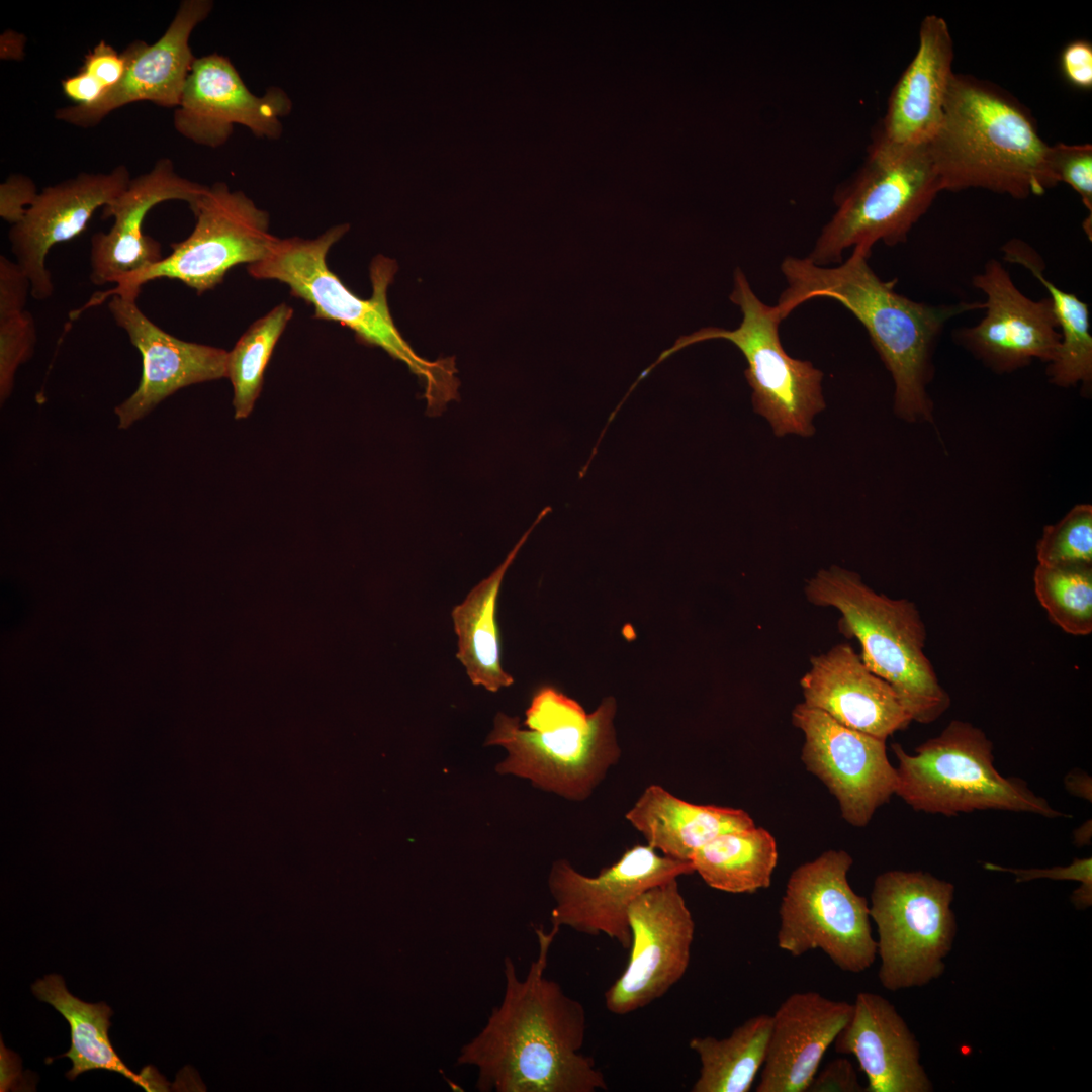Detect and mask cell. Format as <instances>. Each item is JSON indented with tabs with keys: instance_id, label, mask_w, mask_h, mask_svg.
Wrapping results in <instances>:
<instances>
[{
	"instance_id": "6da1fadb",
	"label": "cell",
	"mask_w": 1092,
	"mask_h": 1092,
	"mask_svg": "<svg viewBox=\"0 0 1092 1092\" xmlns=\"http://www.w3.org/2000/svg\"><path fill=\"white\" fill-rule=\"evenodd\" d=\"M538 954L526 977L504 959L505 988L480 1031L464 1043L457 1064L476 1069L480 1092H596L608 1090L592 1056L581 1053L584 1006L545 976L559 929L536 928Z\"/></svg>"
},
{
	"instance_id": "7a4b0ae2",
	"label": "cell",
	"mask_w": 1092,
	"mask_h": 1092,
	"mask_svg": "<svg viewBox=\"0 0 1092 1092\" xmlns=\"http://www.w3.org/2000/svg\"><path fill=\"white\" fill-rule=\"evenodd\" d=\"M871 250L855 247L834 266H819L807 257L786 256L781 272L786 287L775 305L784 321L816 298L839 302L863 326L894 381V411L904 420L931 421L933 404L927 385L932 356L946 324L959 314L983 309V302L929 304L895 290L896 280L881 279L869 264Z\"/></svg>"
},
{
	"instance_id": "3957f363",
	"label": "cell",
	"mask_w": 1092,
	"mask_h": 1092,
	"mask_svg": "<svg viewBox=\"0 0 1092 1092\" xmlns=\"http://www.w3.org/2000/svg\"><path fill=\"white\" fill-rule=\"evenodd\" d=\"M927 148L942 191L982 188L1024 199L1056 185L1049 145L1029 112L973 77L952 75L940 126Z\"/></svg>"
},
{
	"instance_id": "277c9868",
	"label": "cell",
	"mask_w": 1092,
	"mask_h": 1092,
	"mask_svg": "<svg viewBox=\"0 0 1092 1092\" xmlns=\"http://www.w3.org/2000/svg\"><path fill=\"white\" fill-rule=\"evenodd\" d=\"M349 230L334 225L314 239H277L271 253L248 265L257 279L278 280L293 296L314 307V317L334 321L352 330L363 344L376 346L403 362L424 386L430 410L440 411L458 395L459 381L451 358L436 362L420 357L399 333L390 314L387 290L397 271L395 261L379 255L370 266L372 295L363 299L354 294L332 272L326 258L330 248Z\"/></svg>"
},
{
	"instance_id": "5b68a950",
	"label": "cell",
	"mask_w": 1092,
	"mask_h": 1092,
	"mask_svg": "<svg viewBox=\"0 0 1092 1092\" xmlns=\"http://www.w3.org/2000/svg\"><path fill=\"white\" fill-rule=\"evenodd\" d=\"M617 704L606 697L592 713L552 686L532 696L523 724L495 716L485 745L504 747L496 766L503 775L528 779L536 788L572 801H584L621 756L614 718Z\"/></svg>"
},
{
	"instance_id": "8992f818",
	"label": "cell",
	"mask_w": 1092,
	"mask_h": 1092,
	"mask_svg": "<svg viewBox=\"0 0 1092 1092\" xmlns=\"http://www.w3.org/2000/svg\"><path fill=\"white\" fill-rule=\"evenodd\" d=\"M805 595L816 606L838 610L840 632L857 639L863 664L892 686L913 721L932 723L950 707L924 652L927 630L913 602L877 593L839 566L819 570Z\"/></svg>"
},
{
	"instance_id": "52a82bcc",
	"label": "cell",
	"mask_w": 1092,
	"mask_h": 1092,
	"mask_svg": "<svg viewBox=\"0 0 1092 1092\" xmlns=\"http://www.w3.org/2000/svg\"><path fill=\"white\" fill-rule=\"evenodd\" d=\"M942 191L927 145L899 146L875 140L864 163L838 190L836 210L806 257L816 265L843 261L849 248L872 251L876 243H904Z\"/></svg>"
},
{
	"instance_id": "ba28073f",
	"label": "cell",
	"mask_w": 1092,
	"mask_h": 1092,
	"mask_svg": "<svg viewBox=\"0 0 1092 1092\" xmlns=\"http://www.w3.org/2000/svg\"><path fill=\"white\" fill-rule=\"evenodd\" d=\"M898 783L895 794L913 810L954 816L981 810L1025 812L1046 818L1070 817L1054 809L1019 778L1003 777L994 766L993 743L972 723L952 720L936 737L908 754L895 743Z\"/></svg>"
},
{
	"instance_id": "9c48e42d",
	"label": "cell",
	"mask_w": 1092,
	"mask_h": 1092,
	"mask_svg": "<svg viewBox=\"0 0 1092 1092\" xmlns=\"http://www.w3.org/2000/svg\"><path fill=\"white\" fill-rule=\"evenodd\" d=\"M733 280L729 299L740 308V325L734 330L706 327L680 336L642 371L632 387L679 350L708 340H726L740 350L747 362L744 376L752 389L754 412L767 420L778 437H810L815 431L813 418L825 407L823 373L810 361L792 358L784 350L779 311L759 299L739 267Z\"/></svg>"
},
{
	"instance_id": "30bf717a",
	"label": "cell",
	"mask_w": 1092,
	"mask_h": 1092,
	"mask_svg": "<svg viewBox=\"0 0 1092 1092\" xmlns=\"http://www.w3.org/2000/svg\"><path fill=\"white\" fill-rule=\"evenodd\" d=\"M953 896L951 883L922 871L891 870L875 879L869 908L884 988L920 987L943 974L957 934Z\"/></svg>"
},
{
	"instance_id": "8fae6325",
	"label": "cell",
	"mask_w": 1092,
	"mask_h": 1092,
	"mask_svg": "<svg viewBox=\"0 0 1092 1092\" xmlns=\"http://www.w3.org/2000/svg\"><path fill=\"white\" fill-rule=\"evenodd\" d=\"M852 857L828 850L796 868L779 908V948L798 958L822 950L840 970L860 973L877 957L870 908L847 880Z\"/></svg>"
},
{
	"instance_id": "7c38bea8",
	"label": "cell",
	"mask_w": 1092,
	"mask_h": 1092,
	"mask_svg": "<svg viewBox=\"0 0 1092 1092\" xmlns=\"http://www.w3.org/2000/svg\"><path fill=\"white\" fill-rule=\"evenodd\" d=\"M191 211L196 223L185 240L171 244L168 256L111 290L141 292L145 283L169 278L202 294L221 283L234 266L265 259L278 239L269 233L268 212L224 182L208 186Z\"/></svg>"
},
{
	"instance_id": "4fadbf2b",
	"label": "cell",
	"mask_w": 1092,
	"mask_h": 1092,
	"mask_svg": "<svg viewBox=\"0 0 1092 1092\" xmlns=\"http://www.w3.org/2000/svg\"><path fill=\"white\" fill-rule=\"evenodd\" d=\"M694 873L691 861L658 854L649 845L628 848L613 864L597 876H586L566 859L553 862L548 888L555 901L552 927H569L576 932L604 934L623 948L631 946L628 911L644 891Z\"/></svg>"
},
{
	"instance_id": "5bb4252c",
	"label": "cell",
	"mask_w": 1092,
	"mask_h": 1092,
	"mask_svg": "<svg viewBox=\"0 0 1092 1092\" xmlns=\"http://www.w3.org/2000/svg\"><path fill=\"white\" fill-rule=\"evenodd\" d=\"M631 946L623 973L605 991L606 1009L626 1015L665 995L685 976L695 922L677 878L641 893L628 911Z\"/></svg>"
},
{
	"instance_id": "9a60e30c",
	"label": "cell",
	"mask_w": 1092,
	"mask_h": 1092,
	"mask_svg": "<svg viewBox=\"0 0 1092 1092\" xmlns=\"http://www.w3.org/2000/svg\"><path fill=\"white\" fill-rule=\"evenodd\" d=\"M792 722L805 737L801 759L806 768L837 799L842 818L864 827L897 788L886 740L848 728L804 703L795 706Z\"/></svg>"
},
{
	"instance_id": "2e32d148",
	"label": "cell",
	"mask_w": 1092,
	"mask_h": 1092,
	"mask_svg": "<svg viewBox=\"0 0 1092 1092\" xmlns=\"http://www.w3.org/2000/svg\"><path fill=\"white\" fill-rule=\"evenodd\" d=\"M972 282L985 295V314L975 326L954 331L959 345L997 373L1015 371L1033 360H1055L1061 336L1050 298L1024 295L995 259Z\"/></svg>"
},
{
	"instance_id": "e0dca14e",
	"label": "cell",
	"mask_w": 1092,
	"mask_h": 1092,
	"mask_svg": "<svg viewBox=\"0 0 1092 1092\" xmlns=\"http://www.w3.org/2000/svg\"><path fill=\"white\" fill-rule=\"evenodd\" d=\"M292 101L278 86L262 96L251 92L231 60L217 53L196 58L173 114L175 130L195 144L218 148L247 127L255 136L277 140Z\"/></svg>"
},
{
	"instance_id": "ac0fdd59",
	"label": "cell",
	"mask_w": 1092,
	"mask_h": 1092,
	"mask_svg": "<svg viewBox=\"0 0 1092 1092\" xmlns=\"http://www.w3.org/2000/svg\"><path fill=\"white\" fill-rule=\"evenodd\" d=\"M139 294L122 290L109 295L108 309L140 352L143 364L136 389L114 410L119 429L129 428L181 388L226 377L225 350L168 334L140 309Z\"/></svg>"
},
{
	"instance_id": "d6986e66",
	"label": "cell",
	"mask_w": 1092,
	"mask_h": 1092,
	"mask_svg": "<svg viewBox=\"0 0 1092 1092\" xmlns=\"http://www.w3.org/2000/svg\"><path fill=\"white\" fill-rule=\"evenodd\" d=\"M211 0H183L170 25L154 43L134 41L123 52L126 70L122 79L89 105L59 108L55 117L78 127L97 125L112 111L140 101L176 108L195 57L189 39L194 28L213 8Z\"/></svg>"
},
{
	"instance_id": "ffe728a7",
	"label": "cell",
	"mask_w": 1092,
	"mask_h": 1092,
	"mask_svg": "<svg viewBox=\"0 0 1092 1092\" xmlns=\"http://www.w3.org/2000/svg\"><path fill=\"white\" fill-rule=\"evenodd\" d=\"M207 188L181 177L169 158L159 159L150 171L131 179L103 207V216L114 218L110 230L91 238V282L118 285L161 261V244L143 231L148 212L169 200L185 201L192 210Z\"/></svg>"
},
{
	"instance_id": "44dd1931",
	"label": "cell",
	"mask_w": 1092,
	"mask_h": 1092,
	"mask_svg": "<svg viewBox=\"0 0 1092 1092\" xmlns=\"http://www.w3.org/2000/svg\"><path fill=\"white\" fill-rule=\"evenodd\" d=\"M130 180L125 165L108 173H80L42 189L23 219L10 228V250L31 281L33 298L44 300L54 293L46 265L51 248L80 235L94 212L121 194Z\"/></svg>"
},
{
	"instance_id": "7402d4cb",
	"label": "cell",
	"mask_w": 1092,
	"mask_h": 1092,
	"mask_svg": "<svg viewBox=\"0 0 1092 1092\" xmlns=\"http://www.w3.org/2000/svg\"><path fill=\"white\" fill-rule=\"evenodd\" d=\"M810 662L800 679L807 706L885 740L913 721L892 686L873 673L848 643L837 644Z\"/></svg>"
},
{
	"instance_id": "603a6c76",
	"label": "cell",
	"mask_w": 1092,
	"mask_h": 1092,
	"mask_svg": "<svg viewBox=\"0 0 1092 1092\" xmlns=\"http://www.w3.org/2000/svg\"><path fill=\"white\" fill-rule=\"evenodd\" d=\"M852 1009V1003L816 991L788 996L771 1014L766 1057L755 1091L806 1092Z\"/></svg>"
},
{
	"instance_id": "cb8c5ba5",
	"label": "cell",
	"mask_w": 1092,
	"mask_h": 1092,
	"mask_svg": "<svg viewBox=\"0 0 1092 1092\" xmlns=\"http://www.w3.org/2000/svg\"><path fill=\"white\" fill-rule=\"evenodd\" d=\"M852 1014L833 1041L836 1053L853 1055L868 1079L866 1092H930L920 1045L895 1006L859 992Z\"/></svg>"
},
{
	"instance_id": "d4e9b609",
	"label": "cell",
	"mask_w": 1092,
	"mask_h": 1092,
	"mask_svg": "<svg viewBox=\"0 0 1092 1092\" xmlns=\"http://www.w3.org/2000/svg\"><path fill=\"white\" fill-rule=\"evenodd\" d=\"M953 60L945 20L926 16L917 52L894 86L877 140L899 146L927 145L943 115Z\"/></svg>"
},
{
	"instance_id": "484cf974",
	"label": "cell",
	"mask_w": 1092,
	"mask_h": 1092,
	"mask_svg": "<svg viewBox=\"0 0 1092 1092\" xmlns=\"http://www.w3.org/2000/svg\"><path fill=\"white\" fill-rule=\"evenodd\" d=\"M625 817L647 845L684 861L722 833L755 826L742 809L693 804L659 785L646 787Z\"/></svg>"
},
{
	"instance_id": "4316f807",
	"label": "cell",
	"mask_w": 1092,
	"mask_h": 1092,
	"mask_svg": "<svg viewBox=\"0 0 1092 1092\" xmlns=\"http://www.w3.org/2000/svg\"><path fill=\"white\" fill-rule=\"evenodd\" d=\"M31 990L37 999L53 1006L69 1023L71 1045L67 1053L59 1056L69 1058L73 1063L66 1074L69 1080L101 1069L118 1073L148 1092L166 1090L165 1079L153 1067L136 1074L119 1058L108 1036L113 1012L106 1003H87L73 996L63 977L57 974L37 980Z\"/></svg>"
},
{
	"instance_id": "83f0119b",
	"label": "cell",
	"mask_w": 1092,
	"mask_h": 1092,
	"mask_svg": "<svg viewBox=\"0 0 1092 1092\" xmlns=\"http://www.w3.org/2000/svg\"><path fill=\"white\" fill-rule=\"evenodd\" d=\"M550 510L547 507L539 514L504 562L487 578L474 586L465 600L452 611L454 629L458 636L457 658L464 665L474 686L497 692L514 681L502 667L500 635L495 618L496 601L507 570L532 530Z\"/></svg>"
},
{
	"instance_id": "f1b7e54d",
	"label": "cell",
	"mask_w": 1092,
	"mask_h": 1092,
	"mask_svg": "<svg viewBox=\"0 0 1092 1092\" xmlns=\"http://www.w3.org/2000/svg\"><path fill=\"white\" fill-rule=\"evenodd\" d=\"M1002 251L1006 261L1025 267L1050 294L1061 336L1057 356L1048 364L1050 382L1059 387L1081 384L1088 391L1092 382V335L1088 304L1049 280L1041 258L1025 242L1010 240Z\"/></svg>"
},
{
	"instance_id": "f546056e",
	"label": "cell",
	"mask_w": 1092,
	"mask_h": 1092,
	"mask_svg": "<svg viewBox=\"0 0 1092 1092\" xmlns=\"http://www.w3.org/2000/svg\"><path fill=\"white\" fill-rule=\"evenodd\" d=\"M777 861L775 838L756 826L718 835L691 859L709 887L734 894L768 888Z\"/></svg>"
},
{
	"instance_id": "4dcf8cb0",
	"label": "cell",
	"mask_w": 1092,
	"mask_h": 1092,
	"mask_svg": "<svg viewBox=\"0 0 1092 1092\" xmlns=\"http://www.w3.org/2000/svg\"><path fill=\"white\" fill-rule=\"evenodd\" d=\"M771 1015L748 1018L724 1038L693 1037L689 1046L700 1060L692 1092H748L767 1052Z\"/></svg>"
},
{
	"instance_id": "1f68e13d",
	"label": "cell",
	"mask_w": 1092,
	"mask_h": 1092,
	"mask_svg": "<svg viewBox=\"0 0 1092 1092\" xmlns=\"http://www.w3.org/2000/svg\"><path fill=\"white\" fill-rule=\"evenodd\" d=\"M293 315L281 303L255 321L228 352L226 377L234 388L235 418H247L263 385L264 372L277 341Z\"/></svg>"
},
{
	"instance_id": "d6a6232c",
	"label": "cell",
	"mask_w": 1092,
	"mask_h": 1092,
	"mask_svg": "<svg viewBox=\"0 0 1092 1092\" xmlns=\"http://www.w3.org/2000/svg\"><path fill=\"white\" fill-rule=\"evenodd\" d=\"M1034 593L1050 619L1074 636L1092 632V565L1037 564Z\"/></svg>"
},
{
	"instance_id": "836d02e7",
	"label": "cell",
	"mask_w": 1092,
	"mask_h": 1092,
	"mask_svg": "<svg viewBox=\"0 0 1092 1092\" xmlns=\"http://www.w3.org/2000/svg\"><path fill=\"white\" fill-rule=\"evenodd\" d=\"M1040 565H1092V506L1078 504L1057 523L1044 527L1036 544Z\"/></svg>"
},
{
	"instance_id": "e575fe53",
	"label": "cell",
	"mask_w": 1092,
	"mask_h": 1092,
	"mask_svg": "<svg viewBox=\"0 0 1092 1092\" xmlns=\"http://www.w3.org/2000/svg\"><path fill=\"white\" fill-rule=\"evenodd\" d=\"M36 326L32 314L22 313L0 321V401L5 402L14 387L15 373L27 362L36 344Z\"/></svg>"
},
{
	"instance_id": "d590c367",
	"label": "cell",
	"mask_w": 1092,
	"mask_h": 1092,
	"mask_svg": "<svg viewBox=\"0 0 1092 1092\" xmlns=\"http://www.w3.org/2000/svg\"><path fill=\"white\" fill-rule=\"evenodd\" d=\"M1048 168L1056 184L1065 182L1092 214V147L1090 144L1049 146ZM1092 216V215H1091Z\"/></svg>"
},
{
	"instance_id": "8d00e7d4",
	"label": "cell",
	"mask_w": 1092,
	"mask_h": 1092,
	"mask_svg": "<svg viewBox=\"0 0 1092 1092\" xmlns=\"http://www.w3.org/2000/svg\"><path fill=\"white\" fill-rule=\"evenodd\" d=\"M984 868L990 871L1008 872L1015 875L1016 883H1023L1035 879L1049 878L1053 880H1071L1081 883L1076 889L1071 901L1077 909L1083 910L1092 903V859L1075 858L1073 863L1067 867H1055L1052 869H1014L1005 868L994 863H985Z\"/></svg>"
},
{
	"instance_id": "74e56055",
	"label": "cell",
	"mask_w": 1092,
	"mask_h": 1092,
	"mask_svg": "<svg viewBox=\"0 0 1092 1092\" xmlns=\"http://www.w3.org/2000/svg\"><path fill=\"white\" fill-rule=\"evenodd\" d=\"M31 281L25 271L7 257L0 256V321L25 311Z\"/></svg>"
},
{
	"instance_id": "f35d334b",
	"label": "cell",
	"mask_w": 1092,
	"mask_h": 1092,
	"mask_svg": "<svg viewBox=\"0 0 1092 1092\" xmlns=\"http://www.w3.org/2000/svg\"><path fill=\"white\" fill-rule=\"evenodd\" d=\"M35 183L26 175L11 174L0 184V217L9 224L20 222L37 195Z\"/></svg>"
},
{
	"instance_id": "ab89813d",
	"label": "cell",
	"mask_w": 1092,
	"mask_h": 1092,
	"mask_svg": "<svg viewBox=\"0 0 1092 1092\" xmlns=\"http://www.w3.org/2000/svg\"><path fill=\"white\" fill-rule=\"evenodd\" d=\"M81 70L97 79L107 91L122 79L126 63L122 53L101 40L85 56Z\"/></svg>"
},
{
	"instance_id": "60d3db41",
	"label": "cell",
	"mask_w": 1092,
	"mask_h": 1092,
	"mask_svg": "<svg viewBox=\"0 0 1092 1092\" xmlns=\"http://www.w3.org/2000/svg\"><path fill=\"white\" fill-rule=\"evenodd\" d=\"M1060 69L1073 87L1087 91L1092 87V46L1084 39L1067 43L1060 55Z\"/></svg>"
},
{
	"instance_id": "b9f144b4",
	"label": "cell",
	"mask_w": 1092,
	"mask_h": 1092,
	"mask_svg": "<svg viewBox=\"0 0 1092 1092\" xmlns=\"http://www.w3.org/2000/svg\"><path fill=\"white\" fill-rule=\"evenodd\" d=\"M852 1063L844 1057L830 1061L817 1071L806 1092H863Z\"/></svg>"
},
{
	"instance_id": "7bdbcfd3",
	"label": "cell",
	"mask_w": 1092,
	"mask_h": 1092,
	"mask_svg": "<svg viewBox=\"0 0 1092 1092\" xmlns=\"http://www.w3.org/2000/svg\"><path fill=\"white\" fill-rule=\"evenodd\" d=\"M64 94L76 105H89L99 100L106 88L94 77L80 70L76 75L62 81Z\"/></svg>"
},
{
	"instance_id": "ee69618b",
	"label": "cell",
	"mask_w": 1092,
	"mask_h": 1092,
	"mask_svg": "<svg viewBox=\"0 0 1092 1092\" xmlns=\"http://www.w3.org/2000/svg\"><path fill=\"white\" fill-rule=\"evenodd\" d=\"M26 37L7 29L0 37V57L2 60H22Z\"/></svg>"
},
{
	"instance_id": "f6af8a7d",
	"label": "cell",
	"mask_w": 1092,
	"mask_h": 1092,
	"mask_svg": "<svg viewBox=\"0 0 1092 1092\" xmlns=\"http://www.w3.org/2000/svg\"><path fill=\"white\" fill-rule=\"evenodd\" d=\"M1066 789L1074 796L1091 802V778L1084 771L1072 770L1064 779Z\"/></svg>"
},
{
	"instance_id": "bcb514c9",
	"label": "cell",
	"mask_w": 1092,
	"mask_h": 1092,
	"mask_svg": "<svg viewBox=\"0 0 1092 1092\" xmlns=\"http://www.w3.org/2000/svg\"><path fill=\"white\" fill-rule=\"evenodd\" d=\"M1091 820L1086 821L1074 831V843L1078 846L1087 845L1091 839Z\"/></svg>"
}]
</instances>
